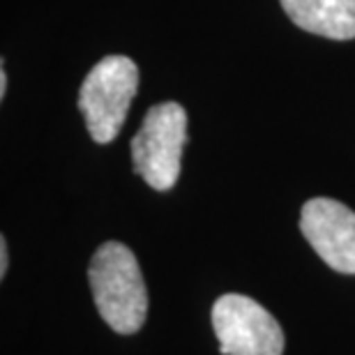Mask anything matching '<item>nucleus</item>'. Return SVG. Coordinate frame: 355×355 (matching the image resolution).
I'll return each mask as SVG.
<instances>
[{"mask_svg":"<svg viewBox=\"0 0 355 355\" xmlns=\"http://www.w3.org/2000/svg\"><path fill=\"white\" fill-rule=\"evenodd\" d=\"M212 328L222 355H282V325L257 300L226 293L212 304Z\"/></svg>","mask_w":355,"mask_h":355,"instance_id":"obj_4","label":"nucleus"},{"mask_svg":"<svg viewBox=\"0 0 355 355\" xmlns=\"http://www.w3.org/2000/svg\"><path fill=\"white\" fill-rule=\"evenodd\" d=\"M184 144H187V111L178 102L150 106L141 130L132 139L134 171L153 189L168 191L180 175Z\"/></svg>","mask_w":355,"mask_h":355,"instance_id":"obj_3","label":"nucleus"},{"mask_svg":"<svg viewBox=\"0 0 355 355\" xmlns=\"http://www.w3.org/2000/svg\"><path fill=\"white\" fill-rule=\"evenodd\" d=\"M7 263H10V254H7V240L0 238V277L7 275Z\"/></svg>","mask_w":355,"mask_h":355,"instance_id":"obj_7","label":"nucleus"},{"mask_svg":"<svg viewBox=\"0 0 355 355\" xmlns=\"http://www.w3.org/2000/svg\"><path fill=\"white\" fill-rule=\"evenodd\" d=\"M137 90L139 67L127 55H106L90 69L79 90V109L95 144L118 137Z\"/></svg>","mask_w":355,"mask_h":355,"instance_id":"obj_2","label":"nucleus"},{"mask_svg":"<svg viewBox=\"0 0 355 355\" xmlns=\"http://www.w3.org/2000/svg\"><path fill=\"white\" fill-rule=\"evenodd\" d=\"M300 231L332 270L355 275V212L335 198L316 196L302 205Z\"/></svg>","mask_w":355,"mask_h":355,"instance_id":"obj_5","label":"nucleus"},{"mask_svg":"<svg viewBox=\"0 0 355 355\" xmlns=\"http://www.w3.org/2000/svg\"><path fill=\"white\" fill-rule=\"evenodd\" d=\"M7 92V72L5 67H0V97H5Z\"/></svg>","mask_w":355,"mask_h":355,"instance_id":"obj_8","label":"nucleus"},{"mask_svg":"<svg viewBox=\"0 0 355 355\" xmlns=\"http://www.w3.org/2000/svg\"><path fill=\"white\" fill-rule=\"evenodd\" d=\"M297 28L328 40H355V0H279Z\"/></svg>","mask_w":355,"mask_h":355,"instance_id":"obj_6","label":"nucleus"},{"mask_svg":"<svg viewBox=\"0 0 355 355\" xmlns=\"http://www.w3.org/2000/svg\"><path fill=\"white\" fill-rule=\"evenodd\" d=\"M88 282L99 316L118 335H134L148 316V288L139 261L123 243L109 240L92 254Z\"/></svg>","mask_w":355,"mask_h":355,"instance_id":"obj_1","label":"nucleus"}]
</instances>
